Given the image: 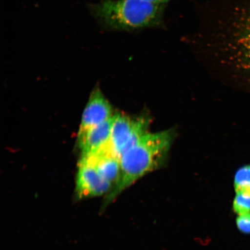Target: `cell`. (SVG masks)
Wrapping results in <instances>:
<instances>
[{
	"label": "cell",
	"mask_w": 250,
	"mask_h": 250,
	"mask_svg": "<svg viewBox=\"0 0 250 250\" xmlns=\"http://www.w3.org/2000/svg\"><path fill=\"white\" fill-rule=\"evenodd\" d=\"M193 42L250 78V0H208Z\"/></svg>",
	"instance_id": "1"
},
{
	"label": "cell",
	"mask_w": 250,
	"mask_h": 250,
	"mask_svg": "<svg viewBox=\"0 0 250 250\" xmlns=\"http://www.w3.org/2000/svg\"><path fill=\"white\" fill-rule=\"evenodd\" d=\"M173 139L171 130L148 132L121 155L120 179L110 192L104 197L102 212L137 180L161 167Z\"/></svg>",
	"instance_id": "2"
},
{
	"label": "cell",
	"mask_w": 250,
	"mask_h": 250,
	"mask_svg": "<svg viewBox=\"0 0 250 250\" xmlns=\"http://www.w3.org/2000/svg\"><path fill=\"white\" fill-rule=\"evenodd\" d=\"M165 8L142 0H103L89 5L93 17L103 27L126 31L164 28Z\"/></svg>",
	"instance_id": "3"
},
{
	"label": "cell",
	"mask_w": 250,
	"mask_h": 250,
	"mask_svg": "<svg viewBox=\"0 0 250 250\" xmlns=\"http://www.w3.org/2000/svg\"><path fill=\"white\" fill-rule=\"evenodd\" d=\"M148 120L145 118L133 120L126 115L115 114L112 118L109 148L119 159L141 137L148 133Z\"/></svg>",
	"instance_id": "4"
},
{
	"label": "cell",
	"mask_w": 250,
	"mask_h": 250,
	"mask_svg": "<svg viewBox=\"0 0 250 250\" xmlns=\"http://www.w3.org/2000/svg\"><path fill=\"white\" fill-rule=\"evenodd\" d=\"M113 186L103 179L95 166L85 158H81L76 175L74 199L81 201L108 194Z\"/></svg>",
	"instance_id": "5"
},
{
	"label": "cell",
	"mask_w": 250,
	"mask_h": 250,
	"mask_svg": "<svg viewBox=\"0 0 250 250\" xmlns=\"http://www.w3.org/2000/svg\"><path fill=\"white\" fill-rule=\"evenodd\" d=\"M113 115L110 103L101 90L96 89L90 95L84 109L78 134L105 123Z\"/></svg>",
	"instance_id": "6"
},
{
	"label": "cell",
	"mask_w": 250,
	"mask_h": 250,
	"mask_svg": "<svg viewBox=\"0 0 250 250\" xmlns=\"http://www.w3.org/2000/svg\"><path fill=\"white\" fill-rule=\"evenodd\" d=\"M112 118L78 134V145L81 150V158L91 157L109 148Z\"/></svg>",
	"instance_id": "7"
},
{
	"label": "cell",
	"mask_w": 250,
	"mask_h": 250,
	"mask_svg": "<svg viewBox=\"0 0 250 250\" xmlns=\"http://www.w3.org/2000/svg\"><path fill=\"white\" fill-rule=\"evenodd\" d=\"M82 158L91 162L103 179L111 183L113 187L116 185L121 174L120 161L109 148L91 157Z\"/></svg>",
	"instance_id": "8"
},
{
	"label": "cell",
	"mask_w": 250,
	"mask_h": 250,
	"mask_svg": "<svg viewBox=\"0 0 250 250\" xmlns=\"http://www.w3.org/2000/svg\"><path fill=\"white\" fill-rule=\"evenodd\" d=\"M234 187L236 192L250 193V164L243 166L236 171Z\"/></svg>",
	"instance_id": "9"
},
{
	"label": "cell",
	"mask_w": 250,
	"mask_h": 250,
	"mask_svg": "<svg viewBox=\"0 0 250 250\" xmlns=\"http://www.w3.org/2000/svg\"><path fill=\"white\" fill-rule=\"evenodd\" d=\"M233 209L238 215L250 212V193L236 192L233 202Z\"/></svg>",
	"instance_id": "10"
},
{
	"label": "cell",
	"mask_w": 250,
	"mask_h": 250,
	"mask_svg": "<svg viewBox=\"0 0 250 250\" xmlns=\"http://www.w3.org/2000/svg\"><path fill=\"white\" fill-rule=\"evenodd\" d=\"M236 226L240 232L250 233V212L238 215L236 219Z\"/></svg>",
	"instance_id": "11"
},
{
	"label": "cell",
	"mask_w": 250,
	"mask_h": 250,
	"mask_svg": "<svg viewBox=\"0 0 250 250\" xmlns=\"http://www.w3.org/2000/svg\"><path fill=\"white\" fill-rule=\"evenodd\" d=\"M142 1L151 3L153 4L167 6L168 2L174 1V0H142Z\"/></svg>",
	"instance_id": "12"
}]
</instances>
